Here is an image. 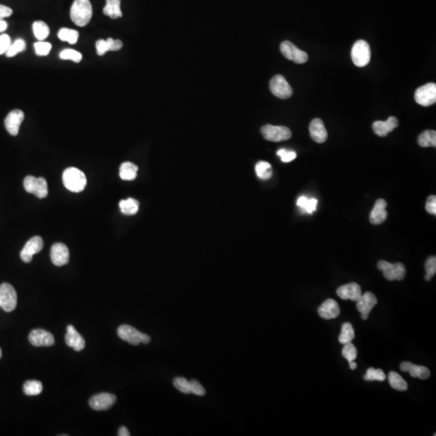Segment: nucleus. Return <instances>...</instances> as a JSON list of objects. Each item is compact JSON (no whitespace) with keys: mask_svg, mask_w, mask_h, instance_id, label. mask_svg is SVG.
I'll return each instance as SVG.
<instances>
[{"mask_svg":"<svg viewBox=\"0 0 436 436\" xmlns=\"http://www.w3.org/2000/svg\"><path fill=\"white\" fill-rule=\"evenodd\" d=\"M13 13L12 8L9 7L4 6L0 4V20H3L4 18L9 17Z\"/></svg>","mask_w":436,"mask_h":436,"instance_id":"obj_48","label":"nucleus"},{"mask_svg":"<svg viewBox=\"0 0 436 436\" xmlns=\"http://www.w3.org/2000/svg\"><path fill=\"white\" fill-rule=\"evenodd\" d=\"M400 369L404 373H409L414 378L427 380L430 377V372L427 368L420 365H415L410 362H403L400 365Z\"/></svg>","mask_w":436,"mask_h":436,"instance_id":"obj_23","label":"nucleus"},{"mask_svg":"<svg viewBox=\"0 0 436 436\" xmlns=\"http://www.w3.org/2000/svg\"><path fill=\"white\" fill-rule=\"evenodd\" d=\"M64 186L73 192H80L84 190L87 185V178L83 171L75 167H69L62 174Z\"/></svg>","mask_w":436,"mask_h":436,"instance_id":"obj_2","label":"nucleus"},{"mask_svg":"<svg viewBox=\"0 0 436 436\" xmlns=\"http://www.w3.org/2000/svg\"><path fill=\"white\" fill-rule=\"evenodd\" d=\"M65 341L68 347L73 348L76 352H80L85 348L84 338L73 326H68Z\"/></svg>","mask_w":436,"mask_h":436,"instance_id":"obj_22","label":"nucleus"},{"mask_svg":"<svg viewBox=\"0 0 436 436\" xmlns=\"http://www.w3.org/2000/svg\"><path fill=\"white\" fill-rule=\"evenodd\" d=\"M426 210L429 214L436 215V196L434 195L429 196L426 202Z\"/></svg>","mask_w":436,"mask_h":436,"instance_id":"obj_47","label":"nucleus"},{"mask_svg":"<svg viewBox=\"0 0 436 436\" xmlns=\"http://www.w3.org/2000/svg\"><path fill=\"white\" fill-rule=\"evenodd\" d=\"M261 133L266 140L274 143L288 140L292 137V132L285 126L266 125L261 128Z\"/></svg>","mask_w":436,"mask_h":436,"instance_id":"obj_6","label":"nucleus"},{"mask_svg":"<svg viewBox=\"0 0 436 436\" xmlns=\"http://www.w3.org/2000/svg\"><path fill=\"white\" fill-rule=\"evenodd\" d=\"M418 143L422 147L436 146V132L434 130L424 131L418 137Z\"/></svg>","mask_w":436,"mask_h":436,"instance_id":"obj_29","label":"nucleus"},{"mask_svg":"<svg viewBox=\"0 0 436 436\" xmlns=\"http://www.w3.org/2000/svg\"><path fill=\"white\" fill-rule=\"evenodd\" d=\"M118 435L119 436H129L130 434H129V430L125 427H121V428L118 430Z\"/></svg>","mask_w":436,"mask_h":436,"instance_id":"obj_49","label":"nucleus"},{"mask_svg":"<svg viewBox=\"0 0 436 436\" xmlns=\"http://www.w3.org/2000/svg\"><path fill=\"white\" fill-rule=\"evenodd\" d=\"M60 58L64 60H72L75 62H80L83 59V55L79 51L72 49H65L60 53Z\"/></svg>","mask_w":436,"mask_h":436,"instance_id":"obj_39","label":"nucleus"},{"mask_svg":"<svg viewBox=\"0 0 436 436\" xmlns=\"http://www.w3.org/2000/svg\"><path fill=\"white\" fill-rule=\"evenodd\" d=\"M309 133L312 139L317 143H325L328 133L323 121L319 118H315L309 125Z\"/></svg>","mask_w":436,"mask_h":436,"instance_id":"obj_21","label":"nucleus"},{"mask_svg":"<svg viewBox=\"0 0 436 436\" xmlns=\"http://www.w3.org/2000/svg\"><path fill=\"white\" fill-rule=\"evenodd\" d=\"M105 16H109L111 19H118L122 17L121 10V0H106V5L103 10Z\"/></svg>","mask_w":436,"mask_h":436,"instance_id":"obj_26","label":"nucleus"},{"mask_svg":"<svg viewBox=\"0 0 436 436\" xmlns=\"http://www.w3.org/2000/svg\"><path fill=\"white\" fill-rule=\"evenodd\" d=\"M24 187L26 192L42 199L48 195V185L44 178L27 176L24 180Z\"/></svg>","mask_w":436,"mask_h":436,"instance_id":"obj_7","label":"nucleus"},{"mask_svg":"<svg viewBox=\"0 0 436 436\" xmlns=\"http://www.w3.org/2000/svg\"><path fill=\"white\" fill-rule=\"evenodd\" d=\"M349 365H350V368H351V369H352V370H355V369H356V368H357V364H356V362H354V361L350 362Z\"/></svg>","mask_w":436,"mask_h":436,"instance_id":"obj_51","label":"nucleus"},{"mask_svg":"<svg viewBox=\"0 0 436 436\" xmlns=\"http://www.w3.org/2000/svg\"><path fill=\"white\" fill-rule=\"evenodd\" d=\"M355 338V331L353 327L349 323H343L341 328V333L338 337V341L341 344L349 343L352 342Z\"/></svg>","mask_w":436,"mask_h":436,"instance_id":"obj_31","label":"nucleus"},{"mask_svg":"<svg viewBox=\"0 0 436 436\" xmlns=\"http://www.w3.org/2000/svg\"><path fill=\"white\" fill-rule=\"evenodd\" d=\"M33 33L36 38L41 41L47 39L50 35V28L47 23L44 21L39 20V21H35L33 25Z\"/></svg>","mask_w":436,"mask_h":436,"instance_id":"obj_32","label":"nucleus"},{"mask_svg":"<svg viewBox=\"0 0 436 436\" xmlns=\"http://www.w3.org/2000/svg\"><path fill=\"white\" fill-rule=\"evenodd\" d=\"M0 302L1 308L5 312H12L17 306V294L15 288L8 283L0 286Z\"/></svg>","mask_w":436,"mask_h":436,"instance_id":"obj_8","label":"nucleus"},{"mask_svg":"<svg viewBox=\"0 0 436 436\" xmlns=\"http://www.w3.org/2000/svg\"><path fill=\"white\" fill-rule=\"evenodd\" d=\"M7 28H8V24H7V22L4 21V19H3V20H0V33L6 31Z\"/></svg>","mask_w":436,"mask_h":436,"instance_id":"obj_50","label":"nucleus"},{"mask_svg":"<svg viewBox=\"0 0 436 436\" xmlns=\"http://www.w3.org/2000/svg\"><path fill=\"white\" fill-rule=\"evenodd\" d=\"M90 0H75L71 8V19L79 27H85L93 17Z\"/></svg>","mask_w":436,"mask_h":436,"instance_id":"obj_1","label":"nucleus"},{"mask_svg":"<svg viewBox=\"0 0 436 436\" xmlns=\"http://www.w3.org/2000/svg\"><path fill=\"white\" fill-rule=\"evenodd\" d=\"M317 312L322 318L329 320V319L336 318L338 317L340 313V308L336 301L327 299L322 304L321 306H319Z\"/></svg>","mask_w":436,"mask_h":436,"instance_id":"obj_20","label":"nucleus"},{"mask_svg":"<svg viewBox=\"0 0 436 436\" xmlns=\"http://www.w3.org/2000/svg\"><path fill=\"white\" fill-rule=\"evenodd\" d=\"M352 58L358 67L366 66L371 59V50L369 43L365 40H357L352 49Z\"/></svg>","mask_w":436,"mask_h":436,"instance_id":"obj_5","label":"nucleus"},{"mask_svg":"<svg viewBox=\"0 0 436 436\" xmlns=\"http://www.w3.org/2000/svg\"><path fill=\"white\" fill-rule=\"evenodd\" d=\"M44 242L42 238L39 236L33 237L28 241L23 250L20 252V258L25 263H30L33 260L34 255L37 254L42 250Z\"/></svg>","mask_w":436,"mask_h":436,"instance_id":"obj_13","label":"nucleus"},{"mask_svg":"<svg viewBox=\"0 0 436 436\" xmlns=\"http://www.w3.org/2000/svg\"><path fill=\"white\" fill-rule=\"evenodd\" d=\"M11 38L8 34H2L0 36V55L6 54L8 49L11 47Z\"/></svg>","mask_w":436,"mask_h":436,"instance_id":"obj_46","label":"nucleus"},{"mask_svg":"<svg viewBox=\"0 0 436 436\" xmlns=\"http://www.w3.org/2000/svg\"><path fill=\"white\" fill-rule=\"evenodd\" d=\"M387 202L384 199H379L375 203L374 207L369 216L370 222L373 225H380L385 221L388 217L386 210Z\"/></svg>","mask_w":436,"mask_h":436,"instance_id":"obj_19","label":"nucleus"},{"mask_svg":"<svg viewBox=\"0 0 436 436\" xmlns=\"http://www.w3.org/2000/svg\"><path fill=\"white\" fill-rule=\"evenodd\" d=\"M0 308H1V302H0Z\"/></svg>","mask_w":436,"mask_h":436,"instance_id":"obj_54","label":"nucleus"},{"mask_svg":"<svg viewBox=\"0 0 436 436\" xmlns=\"http://www.w3.org/2000/svg\"><path fill=\"white\" fill-rule=\"evenodd\" d=\"M298 207L305 210L308 214H313L317 209V200L314 198H307L306 196H301L296 201Z\"/></svg>","mask_w":436,"mask_h":436,"instance_id":"obj_36","label":"nucleus"},{"mask_svg":"<svg viewBox=\"0 0 436 436\" xmlns=\"http://www.w3.org/2000/svg\"><path fill=\"white\" fill-rule=\"evenodd\" d=\"M377 267L382 271L384 278L389 281H402L406 275L405 265L402 263H393L381 260L377 263Z\"/></svg>","mask_w":436,"mask_h":436,"instance_id":"obj_3","label":"nucleus"},{"mask_svg":"<svg viewBox=\"0 0 436 436\" xmlns=\"http://www.w3.org/2000/svg\"><path fill=\"white\" fill-rule=\"evenodd\" d=\"M281 51L287 59L290 60L296 63L302 64L307 62V53L299 50L290 41L288 40L283 41L281 44Z\"/></svg>","mask_w":436,"mask_h":436,"instance_id":"obj_11","label":"nucleus"},{"mask_svg":"<svg viewBox=\"0 0 436 436\" xmlns=\"http://www.w3.org/2000/svg\"><path fill=\"white\" fill-rule=\"evenodd\" d=\"M398 126V120L395 117H390L386 121H377L373 124V129L379 136H386L390 132Z\"/></svg>","mask_w":436,"mask_h":436,"instance_id":"obj_24","label":"nucleus"},{"mask_svg":"<svg viewBox=\"0 0 436 436\" xmlns=\"http://www.w3.org/2000/svg\"><path fill=\"white\" fill-rule=\"evenodd\" d=\"M385 379L386 376L381 369H375L373 368L368 369L366 374L363 376V380L366 381H384Z\"/></svg>","mask_w":436,"mask_h":436,"instance_id":"obj_37","label":"nucleus"},{"mask_svg":"<svg viewBox=\"0 0 436 436\" xmlns=\"http://www.w3.org/2000/svg\"><path fill=\"white\" fill-rule=\"evenodd\" d=\"M35 52L38 56H47L50 53L52 45L49 42H44L43 40L34 44Z\"/></svg>","mask_w":436,"mask_h":436,"instance_id":"obj_42","label":"nucleus"},{"mask_svg":"<svg viewBox=\"0 0 436 436\" xmlns=\"http://www.w3.org/2000/svg\"><path fill=\"white\" fill-rule=\"evenodd\" d=\"M377 304V297L373 292H365L360 296L359 300L356 302V308L358 311L361 313L363 320H367L369 318V313Z\"/></svg>","mask_w":436,"mask_h":436,"instance_id":"obj_16","label":"nucleus"},{"mask_svg":"<svg viewBox=\"0 0 436 436\" xmlns=\"http://www.w3.org/2000/svg\"><path fill=\"white\" fill-rule=\"evenodd\" d=\"M388 379L390 385L394 389L398 390V391L407 390V382L398 373H395V372H390L388 373Z\"/></svg>","mask_w":436,"mask_h":436,"instance_id":"obj_30","label":"nucleus"},{"mask_svg":"<svg viewBox=\"0 0 436 436\" xmlns=\"http://www.w3.org/2000/svg\"><path fill=\"white\" fill-rule=\"evenodd\" d=\"M190 390L191 394H195L197 396H204L206 394L204 387L202 386L201 384L196 380H192L190 381Z\"/></svg>","mask_w":436,"mask_h":436,"instance_id":"obj_45","label":"nucleus"},{"mask_svg":"<svg viewBox=\"0 0 436 436\" xmlns=\"http://www.w3.org/2000/svg\"><path fill=\"white\" fill-rule=\"evenodd\" d=\"M79 36V32L74 29H66V28L60 29L58 33V37L60 40L66 41L72 44L77 43Z\"/></svg>","mask_w":436,"mask_h":436,"instance_id":"obj_33","label":"nucleus"},{"mask_svg":"<svg viewBox=\"0 0 436 436\" xmlns=\"http://www.w3.org/2000/svg\"><path fill=\"white\" fill-rule=\"evenodd\" d=\"M256 175L262 179H268L272 176V169L269 163L260 161L256 166Z\"/></svg>","mask_w":436,"mask_h":436,"instance_id":"obj_35","label":"nucleus"},{"mask_svg":"<svg viewBox=\"0 0 436 436\" xmlns=\"http://www.w3.org/2000/svg\"><path fill=\"white\" fill-rule=\"evenodd\" d=\"M25 119V113L19 109L12 110L7 116L4 121V125L9 134L12 136H17L19 133L20 125Z\"/></svg>","mask_w":436,"mask_h":436,"instance_id":"obj_15","label":"nucleus"},{"mask_svg":"<svg viewBox=\"0 0 436 436\" xmlns=\"http://www.w3.org/2000/svg\"><path fill=\"white\" fill-rule=\"evenodd\" d=\"M51 261L54 265L62 267L69 263L70 251L67 246L63 243H55L50 251Z\"/></svg>","mask_w":436,"mask_h":436,"instance_id":"obj_17","label":"nucleus"},{"mask_svg":"<svg viewBox=\"0 0 436 436\" xmlns=\"http://www.w3.org/2000/svg\"><path fill=\"white\" fill-rule=\"evenodd\" d=\"M118 336L132 345L140 343L147 344L150 342V338L147 334L137 331L134 327L129 325H122L118 328Z\"/></svg>","mask_w":436,"mask_h":436,"instance_id":"obj_4","label":"nucleus"},{"mask_svg":"<svg viewBox=\"0 0 436 436\" xmlns=\"http://www.w3.org/2000/svg\"><path fill=\"white\" fill-rule=\"evenodd\" d=\"M96 52L100 56H103L108 51H118L123 47V43L121 40H113L108 38L107 40H97L96 44Z\"/></svg>","mask_w":436,"mask_h":436,"instance_id":"obj_25","label":"nucleus"},{"mask_svg":"<svg viewBox=\"0 0 436 436\" xmlns=\"http://www.w3.org/2000/svg\"><path fill=\"white\" fill-rule=\"evenodd\" d=\"M25 49H26V44L25 40L22 39H17L13 44H11V47L7 51L6 56L8 58H12L19 53L25 51Z\"/></svg>","mask_w":436,"mask_h":436,"instance_id":"obj_38","label":"nucleus"},{"mask_svg":"<svg viewBox=\"0 0 436 436\" xmlns=\"http://www.w3.org/2000/svg\"><path fill=\"white\" fill-rule=\"evenodd\" d=\"M277 155L281 157V160L284 163H289V162H292V160L296 158V154L295 152L292 151V150H287L285 149L279 150L277 151Z\"/></svg>","mask_w":436,"mask_h":436,"instance_id":"obj_44","label":"nucleus"},{"mask_svg":"<svg viewBox=\"0 0 436 436\" xmlns=\"http://www.w3.org/2000/svg\"><path fill=\"white\" fill-rule=\"evenodd\" d=\"M425 269L427 275L433 277L436 273V258L435 256H430L425 263Z\"/></svg>","mask_w":436,"mask_h":436,"instance_id":"obj_43","label":"nucleus"},{"mask_svg":"<svg viewBox=\"0 0 436 436\" xmlns=\"http://www.w3.org/2000/svg\"><path fill=\"white\" fill-rule=\"evenodd\" d=\"M29 341L35 347H51L55 343L53 334L42 329L32 331L29 335Z\"/></svg>","mask_w":436,"mask_h":436,"instance_id":"obj_14","label":"nucleus"},{"mask_svg":"<svg viewBox=\"0 0 436 436\" xmlns=\"http://www.w3.org/2000/svg\"><path fill=\"white\" fill-rule=\"evenodd\" d=\"M336 293L342 300H351L352 302H357L362 296L361 288L356 283L342 285L338 288Z\"/></svg>","mask_w":436,"mask_h":436,"instance_id":"obj_18","label":"nucleus"},{"mask_svg":"<svg viewBox=\"0 0 436 436\" xmlns=\"http://www.w3.org/2000/svg\"><path fill=\"white\" fill-rule=\"evenodd\" d=\"M2 356V351H1V348H0V358Z\"/></svg>","mask_w":436,"mask_h":436,"instance_id":"obj_53","label":"nucleus"},{"mask_svg":"<svg viewBox=\"0 0 436 436\" xmlns=\"http://www.w3.org/2000/svg\"><path fill=\"white\" fill-rule=\"evenodd\" d=\"M270 90L274 96L282 100L290 98L292 89L284 76L277 75L270 82Z\"/></svg>","mask_w":436,"mask_h":436,"instance_id":"obj_10","label":"nucleus"},{"mask_svg":"<svg viewBox=\"0 0 436 436\" xmlns=\"http://www.w3.org/2000/svg\"><path fill=\"white\" fill-rule=\"evenodd\" d=\"M342 355L345 359H348V363H350L354 361L357 358V349L352 342L344 344Z\"/></svg>","mask_w":436,"mask_h":436,"instance_id":"obj_40","label":"nucleus"},{"mask_svg":"<svg viewBox=\"0 0 436 436\" xmlns=\"http://www.w3.org/2000/svg\"><path fill=\"white\" fill-rule=\"evenodd\" d=\"M139 167L133 163L125 162L120 167V177L123 180H133L136 179Z\"/></svg>","mask_w":436,"mask_h":436,"instance_id":"obj_27","label":"nucleus"},{"mask_svg":"<svg viewBox=\"0 0 436 436\" xmlns=\"http://www.w3.org/2000/svg\"><path fill=\"white\" fill-rule=\"evenodd\" d=\"M174 385L177 389L183 394H191L190 381H188L185 377H176L174 379Z\"/></svg>","mask_w":436,"mask_h":436,"instance_id":"obj_41","label":"nucleus"},{"mask_svg":"<svg viewBox=\"0 0 436 436\" xmlns=\"http://www.w3.org/2000/svg\"><path fill=\"white\" fill-rule=\"evenodd\" d=\"M415 101L424 107L433 105L436 102V84L430 83L423 85L415 91Z\"/></svg>","mask_w":436,"mask_h":436,"instance_id":"obj_9","label":"nucleus"},{"mask_svg":"<svg viewBox=\"0 0 436 436\" xmlns=\"http://www.w3.org/2000/svg\"><path fill=\"white\" fill-rule=\"evenodd\" d=\"M121 212L125 215H134L139 210V202L133 198L121 200L119 203Z\"/></svg>","mask_w":436,"mask_h":436,"instance_id":"obj_28","label":"nucleus"},{"mask_svg":"<svg viewBox=\"0 0 436 436\" xmlns=\"http://www.w3.org/2000/svg\"><path fill=\"white\" fill-rule=\"evenodd\" d=\"M24 393L28 396H36L42 392L43 385L39 381H28L24 384Z\"/></svg>","mask_w":436,"mask_h":436,"instance_id":"obj_34","label":"nucleus"},{"mask_svg":"<svg viewBox=\"0 0 436 436\" xmlns=\"http://www.w3.org/2000/svg\"><path fill=\"white\" fill-rule=\"evenodd\" d=\"M117 402V397L113 394H108V393H102V394H96L89 401L91 409L94 410H107L114 405Z\"/></svg>","mask_w":436,"mask_h":436,"instance_id":"obj_12","label":"nucleus"},{"mask_svg":"<svg viewBox=\"0 0 436 436\" xmlns=\"http://www.w3.org/2000/svg\"><path fill=\"white\" fill-rule=\"evenodd\" d=\"M431 278H432V277H430V276H428V275L425 276V280H426V281H430V280H431Z\"/></svg>","mask_w":436,"mask_h":436,"instance_id":"obj_52","label":"nucleus"}]
</instances>
